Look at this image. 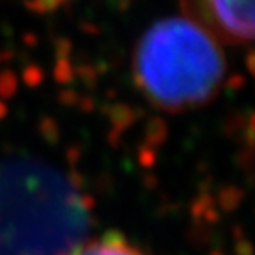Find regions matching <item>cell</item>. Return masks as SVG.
Here are the masks:
<instances>
[{"label":"cell","mask_w":255,"mask_h":255,"mask_svg":"<svg viewBox=\"0 0 255 255\" xmlns=\"http://www.w3.org/2000/svg\"><path fill=\"white\" fill-rule=\"evenodd\" d=\"M168 138V128H167V123L159 116H154L149 119L147 126H145V142L147 145L151 147L158 149L161 147Z\"/></svg>","instance_id":"4"},{"label":"cell","mask_w":255,"mask_h":255,"mask_svg":"<svg viewBox=\"0 0 255 255\" xmlns=\"http://www.w3.org/2000/svg\"><path fill=\"white\" fill-rule=\"evenodd\" d=\"M136 159H138L140 167L151 170L158 163V149L151 147L147 143H142V145H138V151H136Z\"/></svg>","instance_id":"11"},{"label":"cell","mask_w":255,"mask_h":255,"mask_svg":"<svg viewBox=\"0 0 255 255\" xmlns=\"http://www.w3.org/2000/svg\"><path fill=\"white\" fill-rule=\"evenodd\" d=\"M9 114V108H7V103L4 100H0V121H4Z\"/></svg>","instance_id":"27"},{"label":"cell","mask_w":255,"mask_h":255,"mask_svg":"<svg viewBox=\"0 0 255 255\" xmlns=\"http://www.w3.org/2000/svg\"><path fill=\"white\" fill-rule=\"evenodd\" d=\"M76 78L75 68L69 59H57L55 66H53V80L60 85H69L73 84Z\"/></svg>","instance_id":"9"},{"label":"cell","mask_w":255,"mask_h":255,"mask_svg":"<svg viewBox=\"0 0 255 255\" xmlns=\"http://www.w3.org/2000/svg\"><path fill=\"white\" fill-rule=\"evenodd\" d=\"M73 52V44L69 39H66V37H60V39L55 41V55L57 59H69V55H71Z\"/></svg>","instance_id":"17"},{"label":"cell","mask_w":255,"mask_h":255,"mask_svg":"<svg viewBox=\"0 0 255 255\" xmlns=\"http://www.w3.org/2000/svg\"><path fill=\"white\" fill-rule=\"evenodd\" d=\"M37 131L39 135L46 140L48 143H57L60 140V128H59V123H57L53 117L50 116H43L37 123Z\"/></svg>","instance_id":"7"},{"label":"cell","mask_w":255,"mask_h":255,"mask_svg":"<svg viewBox=\"0 0 255 255\" xmlns=\"http://www.w3.org/2000/svg\"><path fill=\"white\" fill-rule=\"evenodd\" d=\"M254 59H255L254 52L250 50V52H248V55H247V66H248V71H250V73L255 71V68H254Z\"/></svg>","instance_id":"28"},{"label":"cell","mask_w":255,"mask_h":255,"mask_svg":"<svg viewBox=\"0 0 255 255\" xmlns=\"http://www.w3.org/2000/svg\"><path fill=\"white\" fill-rule=\"evenodd\" d=\"M211 207H215V199L211 197V193H207L206 190L200 191L199 197L197 199H193V202H191V218L195 220H202L204 213L207 211V209H211Z\"/></svg>","instance_id":"10"},{"label":"cell","mask_w":255,"mask_h":255,"mask_svg":"<svg viewBox=\"0 0 255 255\" xmlns=\"http://www.w3.org/2000/svg\"><path fill=\"white\" fill-rule=\"evenodd\" d=\"M21 80L23 84L30 89H37L44 82V71L43 68H39L37 64H28L27 68L21 73Z\"/></svg>","instance_id":"12"},{"label":"cell","mask_w":255,"mask_h":255,"mask_svg":"<svg viewBox=\"0 0 255 255\" xmlns=\"http://www.w3.org/2000/svg\"><path fill=\"white\" fill-rule=\"evenodd\" d=\"M37 36L36 34H32V32H28V34H23V43L27 44V46H30V48H34L37 44Z\"/></svg>","instance_id":"25"},{"label":"cell","mask_w":255,"mask_h":255,"mask_svg":"<svg viewBox=\"0 0 255 255\" xmlns=\"http://www.w3.org/2000/svg\"><path fill=\"white\" fill-rule=\"evenodd\" d=\"M76 107L84 112V114H91V112H94V108H96V101H94V98H91V96H80Z\"/></svg>","instance_id":"19"},{"label":"cell","mask_w":255,"mask_h":255,"mask_svg":"<svg viewBox=\"0 0 255 255\" xmlns=\"http://www.w3.org/2000/svg\"><path fill=\"white\" fill-rule=\"evenodd\" d=\"M107 140H108V143H110V147H117V145H119V142H121V133L110 129V131H108V135H107Z\"/></svg>","instance_id":"24"},{"label":"cell","mask_w":255,"mask_h":255,"mask_svg":"<svg viewBox=\"0 0 255 255\" xmlns=\"http://www.w3.org/2000/svg\"><path fill=\"white\" fill-rule=\"evenodd\" d=\"M143 183H145V186L147 188H154V186H158V179H156L154 175H145V177H143Z\"/></svg>","instance_id":"26"},{"label":"cell","mask_w":255,"mask_h":255,"mask_svg":"<svg viewBox=\"0 0 255 255\" xmlns=\"http://www.w3.org/2000/svg\"><path fill=\"white\" fill-rule=\"evenodd\" d=\"M225 69L218 43L186 18L152 23L133 55L135 84L154 107L172 114L215 100Z\"/></svg>","instance_id":"1"},{"label":"cell","mask_w":255,"mask_h":255,"mask_svg":"<svg viewBox=\"0 0 255 255\" xmlns=\"http://www.w3.org/2000/svg\"><path fill=\"white\" fill-rule=\"evenodd\" d=\"M186 20L216 43L248 44L254 39V0H179Z\"/></svg>","instance_id":"2"},{"label":"cell","mask_w":255,"mask_h":255,"mask_svg":"<svg viewBox=\"0 0 255 255\" xmlns=\"http://www.w3.org/2000/svg\"><path fill=\"white\" fill-rule=\"evenodd\" d=\"M68 181H69V184H71V188H73L75 191H78L80 188H82V186L85 184L84 175L80 174V172H76V170H71V172H69Z\"/></svg>","instance_id":"22"},{"label":"cell","mask_w":255,"mask_h":255,"mask_svg":"<svg viewBox=\"0 0 255 255\" xmlns=\"http://www.w3.org/2000/svg\"><path fill=\"white\" fill-rule=\"evenodd\" d=\"M64 2H68V0H27L25 5L28 11L36 12V14H48V12L59 9Z\"/></svg>","instance_id":"13"},{"label":"cell","mask_w":255,"mask_h":255,"mask_svg":"<svg viewBox=\"0 0 255 255\" xmlns=\"http://www.w3.org/2000/svg\"><path fill=\"white\" fill-rule=\"evenodd\" d=\"M105 112H107L108 119H110V124L114 131L121 133L123 135L126 129L133 126L136 123L140 116H143L142 110H136V108L129 107V105H124V103H116L112 105V107H105Z\"/></svg>","instance_id":"3"},{"label":"cell","mask_w":255,"mask_h":255,"mask_svg":"<svg viewBox=\"0 0 255 255\" xmlns=\"http://www.w3.org/2000/svg\"><path fill=\"white\" fill-rule=\"evenodd\" d=\"M80 156H82V147L80 145H69L66 149V159L71 167H76V163L80 161Z\"/></svg>","instance_id":"20"},{"label":"cell","mask_w":255,"mask_h":255,"mask_svg":"<svg viewBox=\"0 0 255 255\" xmlns=\"http://www.w3.org/2000/svg\"><path fill=\"white\" fill-rule=\"evenodd\" d=\"M75 75L78 76L85 85H89V87H92V85L98 82V78H100L98 68L89 66V64H80L78 68H75Z\"/></svg>","instance_id":"14"},{"label":"cell","mask_w":255,"mask_h":255,"mask_svg":"<svg viewBox=\"0 0 255 255\" xmlns=\"http://www.w3.org/2000/svg\"><path fill=\"white\" fill-rule=\"evenodd\" d=\"M245 191L241 188L234 186V184H229V186H223L218 193V204L223 211L232 213L239 207V204L243 202Z\"/></svg>","instance_id":"5"},{"label":"cell","mask_w":255,"mask_h":255,"mask_svg":"<svg viewBox=\"0 0 255 255\" xmlns=\"http://www.w3.org/2000/svg\"><path fill=\"white\" fill-rule=\"evenodd\" d=\"M234 252L236 255H254V247L245 236H241V238H236Z\"/></svg>","instance_id":"18"},{"label":"cell","mask_w":255,"mask_h":255,"mask_svg":"<svg viewBox=\"0 0 255 255\" xmlns=\"http://www.w3.org/2000/svg\"><path fill=\"white\" fill-rule=\"evenodd\" d=\"M116 2H119V4H123V5H128V2H131V0H116Z\"/></svg>","instance_id":"29"},{"label":"cell","mask_w":255,"mask_h":255,"mask_svg":"<svg viewBox=\"0 0 255 255\" xmlns=\"http://www.w3.org/2000/svg\"><path fill=\"white\" fill-rule=\"evenodd\" d=\"M18 92V76L12 69L0 71V100H12Z\"/></svg>","instance_id":"8"},{"label":"cell","mask_w":255,"mask_h":255,"mask_svg":"<svg viewBox=\"0 0 255 255\" xmlns=\"http://www.w3.org/2000/svg\"><path fill=\"white\" fill-rule=\"evenodd\" d=\"M209 255H223V254H222V252H220V250H215V252H211V254H209Z\"/></svg>","instance_id":"30"},{"label":"cell","mask_w":255,"mask_h":255,"mask_svg":"<svg viewBox=\"0 0 255 255\" xmlns=\"http://www.w3.org/2000/svg\"><path fill=\"white\" fill-rule=\"evenodd\" d=\"M73 255H140L136 250L126 247V248H119V250H114V248H107L101 243H92L87 245L85 248H80L76 250Z\"/></svg>","instance_id":"6"},{"label":"cell","mask_w":255,"mask_h":255,"mask_svg":"<svg viewBox=\"0 0 255 255\" xmlns=\"http://www.w3.org/2000/svg\"><path fill=\"white\" fill-rule=\"evenodd\" d=\"M0 62H2V59H0Z\"/></svg>","instance_id":"31"},{"label":"cell","mask_w":255,"mask_h":255,"mask_svg":"<svg viewBox=\"0 0 255 255\" xmlns=\"http://www.w3.org/2000/svg\"><path fill=\"white\" fill-rule=\"evenodd\" d=\"M101 245L107 248H114V250H119V248H126L128 241L124 238V234L121 231H108L107 234L101 238Z\"/></svg>","instance_id":"15"},{"label":"cell","mask_w":255,"mask_h":255,"mask_svg":"<svg viewBox=\"0 0 255 255\" xmlns=\"http://www.w3.org/2000/svg\"><path fill=\"white\" fill-rule=\"evenodd\" d=\"M78 98H80V94L75 89H62V91L59 92V96H57V100H59V103L62 105V107H76Z\"/></svg>","instance_id":"16"},{"label":"cell","mask_w":255,"mask_h":255,"mask_svg":"<svg viewBox=\"0 0 255 255\" xmlns=\"http://www.w3.org/2000/svg\"><path fill=\"white\" fill-rule=\"evenodd\" d=\"M245 76L243 75H232L231 78L227 80V89L229 91H241L245 87Z\"/></svg>","instance_id":"23"},{"label":"cell","mask_w":255,"mask_h":255,"mask_svg":"<svg viewBox=\"0 0 255 255\" xmlns=\"http://www.w3.org/2000/svg\"><path fill=\"white\" fill-rule=\"evenodd\" d=\"M96 206V200L92 195H78V207L84 213H91Z\"/></svg>","instance_id":"21"}]
</instances>
